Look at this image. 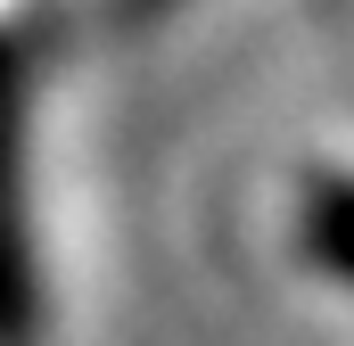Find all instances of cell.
Here are the masks:
<instances>
[{"label": "cell", "mask_w": 354, "mask_h": 346, "mask_svg": "<svg viewBox=\"0 0 354 346\" xmlns=\"http://www.w3.org/2000/svg\"><path fill=\"white\" fill-rule=\"evenodd\" d=\"M41 248H33V157H25V75L0 42V346H41Z\"/></svg>", "instance_id": "6da1fadb"}, {"label": "cell", "mask_w": 354, "mask_h": 346, "mask_svg": "<svg viewBox=\"0 0 354 346\" xmlns=\"http://www.w3.org/2000/svg\"><path fill=\"white\" fill-rule=\"evenodd\" d=\"M297 248L322 280L354 289V173H313L297 198Z\"/></svg>", "instance_id": "7a4b0ae2"}, {"label": "cell", "mask_w": 354, "mask_h": 346, "mask_svg": "<svg viewBox=\"0 0 354 346\" xmlns=\"http://www.w3.org/2000/svg\"><path fill=\"white\" fill-rule=\"evenodd\" d=\"M124 8H132V17H157V8H165V0H124Z\"/></svg>", "instance_id": "3957f363"}]
</instances>
